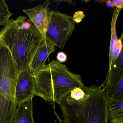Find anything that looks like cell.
I'll return each instance as SVG.
<instances>
[{
  "label": "cell",
  "mask_w": 123,
  "mask_h": 123,
  "mask_svg": "<svg viewBox=\"0 0 123 123\" xmlns=\"http://www.w3.org/2000/svg\"><path fill=\"white\" fill-rule=\"evenodd\" d=\"M43 38L30 19H11L0 31V42L9 49L19 73L29 67Z\"/></svg>",
  "instance_id": "7a4b0ae2"
},
{
  "label": "cell",
  "mask_w": 123,
  "mask_h": 123,
  "mask_svg": "<svg viewBox=\"0 0 123 123\" xmlns=\"http://www.w3.org/2000/svg\"><path fill=\"white\" fill-rule=\"evenodd\" d=\"M12 13L5 0H0V26H5L8 23Z\"/></svg>",
  "instance_id": "5bb4252c"
},
{
  "label": "cell",
  "mask_w": 123,
  "mask_h": 123,
  "mask_svg": "<svg viewBox=\"0 0 123 123\" xmlns=\"http://www.w3.org/2000/svg\"><path fill=\"white\" fill-rule=\"evenodd\" d=\"M106 6L109 8H113L114 7L112 1L111 0H107L106 1Z\"/></svg>",
  "instance_id": "d6986e66"
},
{
  "label": "cell",
  "mask_w": 123,
  "mask_h": 123,
  "mask_svg": "<svg viewBox=\"0 0 123 123\" xmlns=\"http://www.w3.org/2000/svg\"><path fill=\"white\" fill-rule=\"evenodd\" d=\"M48 15L46 40L64 49L75 27L73 17L55 11H49Z\"/></svg>",
  "instance_id": "5b68a950"
},
{
  "label": "cell",
  "mask_w": 123,
  "mask_h": 123,
  "mask_svg": "<svg viewBox=\"0 0 123 123\" xmlns=\"http://www.w3.org/2000/svg\"><path fill=\"white\" fill-rule=\"evenodd\" d=\"M105 92L95 85L75 88L59 105L63 123H109Z\"/></svg>",
  "instance_id": "6da1fadb"
},
{
  "label": "cell",
  "mask_w": 123,
  "mask_h": 123,
  "mask_svg": "<svg viewBox=\"0 0 123 123\" xmlns=\"http://www.w3.org/2000/svg\"><path fill=\"white\" fill-rule=\"evenodd\" d=\"M34 72L29 68L18 74L15 87L16 105L33 99L35 96Z\"/></svg>",
  "instance_id": "8992f818"
},
{
  "label": "cell",
  "mask_w": 123,
  "mask_h": 123,
  "mask_svg": "<svg viewBox=\"0 0 123 123\" xmlns=\"http://www.w3.org/2000/svg\"><path fill=\"white\" fill-rule=\"evenodd\" d=\"M105 96L106 100H123V76L106 91Z\"/></svg>",
  "instance_id": "4fadbf2b"
},
{
  "label": "cell",
  "mask_w": 123,
  "mask_h": 123,
  "mask_svg": "<svg viewBox=\"0 0 123 123\" xmlns=\"http://www.w3.org/2000/svg\"><path fill=\"white\" fill-rule=\"evenodd\" d=\"M121 9L116 8L113 11V16L111 22V42H110V49H109V65L108 72L110 71L112 65V54L114 46L116 42L118 39L117 36L116 24L117 18L118 17L119 13Z\"/></svg>",
  "instance_id": "7c38bea8"
},
{
  "label": "cell",
  "mask_w": 123,
  "mask_h": 123,
  "mask_svg": "<svg viewBox=\"0 0 123 123\" xmlns=\"http://www.w3.org/2000/svg\"><path fill=\"white\" fill-rule=\"evenodd\" d=\"M123 39V34L120 37L119 39L116 42L114 46L112 54V64L116 60L123 49L122 40Z\"/></svg>",
  "instance_id": "9a60e30c"
},
{
  "label": "cell",
  "mask_w": 123,
  "mask_h": 123,
  "mask_svg": "<svg viewBox=\"0 0 123 123\" xmlns=\"http://www.w3.org/2000/svg\"><path fill=\"white\" fill-rule=\"evenodd\" d=\"M18 74L10 51L0 42V123H13Z\"/></svg>",
  "instance_id": "277c9868"
},
{
  "label": "cell",
  "mask_w": 123,
  "mask_h": 123,
  "mask_svg": "<svg viewBox=\"0 0 123 123\" xmlns=\"http://www.w3.org/2000/svg\"><path fill=\"white\" fill-rule=\"evenodd\" d=\"M50 4L49 0H47L42 5L33 8L23 10L28 16L32 23L39 30L44 40L49 21L48 6Z\"/></svg>",
  "instance_id": "52a82bcc"
},
{
  "label": "cell",
  "mask_w": 123,
  "mask_h": 123,
  "mask_svg": "<svg viewBox=\"0 0 123 123\" xmlns=\"http://www.w3.org/2000/svg\"><path fill=\"white\" fill-rule=\"evenodd\" d=\"M56 46L48 41L43 40L34 54L29 68L34 72L46 65L47 59L55 51Z\"/></svg>",
  "instance_id": "ba28073f"
},
{
  "label": "cell",
  "mask_w": 123,
  "mask_h": 123,
  "mask_svg": "<svg viewBox=\"0 0 123 123\" xmlns=\"http://www.w3.org/2000/svg\"><path fill=\"white\" fill-rule=\"evenodd\" d=\"M106 101L110 122L123 123V100H109L106 99Z\"/></svg>",
  "instance_id": "8fae6325"
},
{
  "label": "cell",
  "mask_w": 123,
  "mask_h": 123,
  "mask_svg": "<svg viewBox=\"0 0 123 123\" xmlns=\"http://www.w3.org/2000/svg\"><path fill=\"white\" fill-rule=\"evenodd\" d=\"M57 61L60 63L64 62L67 60V56L65 53L62 52H59L57 55Z\"/></svg>",
  "instance_id": "e0dca14e"
},
{
  "label": "cell",
  "mask_w": 123,
  "mask_h": 123,
  "mask_svg": "<svg viewBox=\"0 0 123 123\" xmlns=\"http://www.w3.org/2000/svg\"><path fill=\"white\" fill-rule=\"evenodd\" d=\"M35 96L59 105L62 99L77 88H83L81 76L71 72L65 65L52 60L34 72Z\"/></svg>",
  "instance_id": "3957f363"
},
{
  "label": "cell",
  "mask_w": 123,
  "mask_h": 123,
  "mask_svg": "<svg viewBox=\"0 0 123 123\" xmlns=\"http://www.w3.org/2000/svg\"><path fill=\"white\" fill-rule=\"evenodd\" d=\"M123 76V51L115 62L112 64L110 71L108 72L104 82L100 86L104 88L105 91L112 87Z\"/></svg>",
  "instance_id": "9c48e42d"
},
{
  "label": "cell",
  "mask_w": 123,
  "mask_h": 123,
  "mask_svg": "<svg viewBox=\"0 0 123 123\" xmlns=\"http://www.w3.org/2000/svg\"><path fill=\"white\" fill-rule=\"evenodd\" d=\"M114 6L117 7V8L122 9L123 8V1L122 0H117L112 1Z\"/></svg>",
  "instance_id": "ac0fdd59"
},
{
  "label": "cell",
  "mask_w": 123,
  "mask_h": 123,
  "mask_svg": "<svg viewBox=\"0 0 123 123\" xmlns=\"http://www.w3.org/2000/svg\"><path fill=\"white\" fill-rule=\"evenodd\" d=\"M85 16L83 12L82 11H80L76 12L74 15V16L73 17L74 22L79 23L82 21Z\"/></svg>",
  "instance_id": "2e32d148"
},
{
  "label": "cell",
  "mask_w": 123,
  "mask_h": 123,
  "mask_svg": "<svg viewBox=\"0 0 123 123\" xmlns=\"http://www.w3.org/2000/svg\"><path fill=\"white\" fill-rule=\"evenodd\" d=\"M33 99L17 105L13 123H35L33 117Z\"/></svg>",
  "instance_id": "30bf717a"
}]
</instances>
